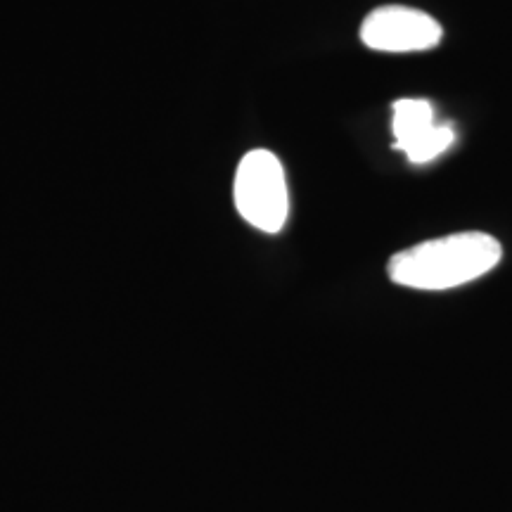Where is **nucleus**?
<instances>
[{
	"label": "nucleus",
	"mask_w": 512,
	"mask_h": 512,
	"mask_svg": "<svg viewBox=\"0 0 512 512\" xmlns=\"http://www.w3.org/2000/svg\"><path fill=\"white\" fill-rule=\"evenodd\" d=\"M441 38L437 19L406 5H382L361 24V41L377 53H422L437 48Z\"/></svg>",
	"instance_id": "obj_3"
},
{
	"label": "nucleus",
	"mask_w": 512,
	"mask_h": 512,
	"mask_svg": "<svg viewBox=\"0 0 512 512\" xmlns=\"http://www.w3.org/2000/svg\"><path fill=\"white\" fill-rule=\"evenodd\" d=\"M501 259L503 247L494 235L467 230L396 252L387 264V275L394 285L441 292L482 278Z\"/></svg>",
	"instance_id": "obj_1"
},
{
	"label": "nucleus",
	"mask_w": 512,
	"mask_h": 512,
	"mask_svg": "<svg viewBox=\"0 0 512 512\" xmlns=\"http://www.w3.org/2000/svg\"><path fill=\"white\" fill-rule=\"evenodd\" d=\"M235 209L249 226L275 235L290 216V192L280 159L268 150H252L240 159L233 185Z\"/></svg>",
	"instance_id": "obj_2"
},
{
	"label": "nucleus",
	"mask_w": 512,
	"mask_h": 512,
	"mask_svg": "<svg viewBox=\"0 0 512 512\" xmlns=\"http://www.w3.org/2000/svg\"><path fill=\"white\" fill-rule=\"evenodd\" d=\"M392 131L396 150H401L411 164H427L444 155L456 140L451 124H437L427 100L403 98L392 105Z\"/></svg>",
	"instance_id": "obj_4"
}]
</instances>
